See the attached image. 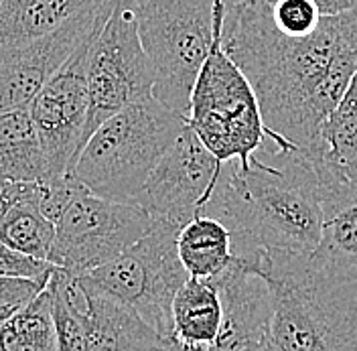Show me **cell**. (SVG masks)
I'll return each instance as SVG.
<instances>
[{
	"label": "cell",
	"mask_w": 357,
	"mask_h": 351,
	"mask_svg": "<svg viewBox=\"0 0 357 351\" xmlns=\"http://www.w3.org/2000/svg\"><path fill=\"white\" fill-rule=\"evenodd\" d=\"M223 163L209 153L197 134L183 128L177 140L162 154L134 205L142 207L155 223L183 227L201 216L218 185Z\"/></svg>",
	"instance_id": "cell-10"
},
{
	"label": "cell",
	"mask_w": 357,
	"mask_h": 351,
	"mask_svg": "<svg viewBox=\"0 0 357 351\" xmlns=\"http://www.w3.org/2000/svg\"><path fill=\"white\" fill-rule=\"evenodd\" d=\"M155 227L153 218L134 203L96 197L84 187L55 223L49 262L71 274H88L126 252Z\"/></svg>",
	"instance_id": "cell-9"
},
{
	"label": "cell",
	"mask_w": 357,
	"mask_h": 351,
	"mask_svg": "<svg viewBox=\"0 0 357 351\" xmlns=\"http://www.w3.org/2000/svg\"><path fill=\"white\" fill-rule=\"evenodd\" d=\"M55 270L57 266L51 262L17 252L0 241V278H21L47 285Z\"/></svg>",
	"instance_id": "cell-24"
},
{
	"label": "cell",
	"mask_w": 357,
	"mask_h": 351,
	"mask_svg": "<svg viewBox=\"0 0 357 351\" xmlns=\"http://www.w3.org/2000/svg\"><path fill=\"white\" fill-rule=\"evenodd\" d=\"M171 341L189 351H213L223 323L218 286L211 281L189 278L178 288L171 307Z\"/></svg>",
	"instance_id": "cell-15"
},
{
	"label": "cell",
	"mask_w": 357,
	"mask_h": 351,
	"mask_svg": "<svg viewBox=\"0 0 357 351\" xmlns=\"http://www.w3.org/2000/svg\"><path fill=\"white\" fill-rule=\"evenodd\" d=\"M185 126V116L155 98L142 100L102 122L67 175L75 177L96 197L132 203Z\"/></svg>",
	"instance_id": "cell-4"
},
{
	"label": "cell",
	"mask_w": 357,
	"mask_h": 351,
	"mask_svg": "<svg viewBox=\"0 0 357 351\" xmlns=\"http://www.w3.org/2000/svg\"><path fill=\"white\" fill-rule=\"evenodd\" d=\"M0 351H57L47 286L26 307L0 325Z\"/></svg>",
	"instance_id": "cell-20"
},
{
	"label": "cell",
	"mask_w": 357,
	"mask_h": 351,
	"mask_svg": "<svg viewBox=\"0 0 357 351\" xmlns=\"http://www.w3.org/2000/svg\"><path fill=\"white\" fill-rule=\"evenodd\" d=\"M106 0H2L0 53L33 43L57 31L75 15Z\"/></svg>",
	"instance_id": "cell-16"
},
{
	"label": "cell",
	"mask_w": 357,
	"mask_h": 351,
	"mask_svg": "<svg viewBox=\"0 0 357 351\" xmlns=\"http://www.w3.org/2000/svg\"><path fill=\"white\" fill-rule=\"evenodd\" d=\"M93 37L59 67L29 106L49 179L66 177L82 147L88 120V51Z\"/></svg>",
	"instance_id": "cell-12"
},
{
	"label": "cell",
	"mask_w": 357,
	"mask_h": 351,
	"mask_svg": "<svg viewBox=\"0 0 357 351\" xmlns=\"http://www.w3.org/2000/svg\"><path fill=\"white\" fill-rule=\"evenodd\" d=\"M223 47L256 91L274 147L314 160L321 130L357 73V10L323 17L309 37H287L266 0H245L225 8Z\"/></svg>",
	"instance_id": "cell-1"
},
{
	"label": "cell",
	"mask_w": 357,
	"mask_h": 351,
	"mask_svg": "<svg viewBox=\"0 0 357 351\" xmlns=\"http://www.w3.org/2000/svg\"><path fill=\"white\" fill-rule=\"evenodd\" d=\"M51 281L82 319L88 351H169L175 345L144 323L132 308L93 290L82 276L57 268Z\"/></svg>",
	"instance_id": "cell-13"
},
{
	"label": "cell",
	"mask_w": 357,
	"mask_h": 351,
	"mask_svg": "<svg viewBox=\"0 0 357 351\" xmlns=\"http://www.w3.org/2000/svg\"><path fill=\"white\" fill-rule=\"evenodd\" d=\"M272 24L287 37H309L323 21L312 0H266Z\"/></svg>",
	"instance_id": "cell-22"
},
{
	"label": "cell",
	"mask_w": 357,
	"mask_h": 351,
	"mask_svg": "<svg viewBox=\"0 0 357 351\" xmlns=\"http://www.w3.org/2000/svg\"><path fill=\"white\" fill-rule=\"evenodd\" d=\"M116 0L89 6L57 31L0 53V114L24 110L67 59L110 17Z\"/></svg>",
	"instance_id": "cell-11"
},
{
	"label": "cell",
	"mask_w": 357,
	"mask_h": 351,
	"mask_svg": "<svg viewBox=\"0 0 357 351\" xmlns=\"http://www.w3.org/2000/svg\"><path fill=\"white\" fill-rule=\"evenodd\" d=\"M225 8L223 0H215L213 43L191 89L187 124L220 163L238 160L245 171L252 156L274 140L256 91L223 47Z\"/></svg>",
	"instance_id": "cell-5"
},
{
	"label": "cell",
	"mask_w": 357,
	"mask_h": 351,
	"mask_svg": "<svg viewBox=\"0 0 357 351\" xmlns=\"http://www.w3.org/2000/svg\"><path fill=\"white\" fill-rule=\"evenodd\" d=\"M323 193V179L307 154L268 142L245 171L238 160L223 163L201 216H211L229 230L238 260L311 254L321 244Z\"/></svg>",
	"instance_id": "cell-2"
},
{
	"label": "cell",
	"mask_w": 357,
	"mask_h": 351,
	"mask_svg": "<svg viewBox=\"0 0 357 351\" xmlns=\"http://www.w3.org/2000/svg\"><path fill=\"white\" fill-rule=\"evenodd\" d=\"M227 6H234V4H240V2H245V0H223Z\"/></svg>",
	"instance_id": "cell-28"
},
{
	"label": "cell",
	"mask_w": 357,
	"mask_h": 351,
	"mask_svg": "<svg viewBox=\"0 0 357 351\" xmlns=\"http://www.w3.org/2000/svg\"><path fill=\"white\" fill-rule=\"evenodd\" d=\"M169 351H189V350H183V348H178V345H173Z\"/></svg>",
	"instance_id": "cell-29"
},
{
	"label": "cell",
	"mask_w": 357,
	"mask_h": 351,
	"mask_svg": "<svg viewBox=\"0 0 357 351\" xmlns=\"http://www.w3.org/2000/svg\"><path fill=\"white\" fill-rule=\"evenodd\" d=\"M0 241L17 252L49 262L55 244V223L41 214L37 195L17 203L0 218Z\"/></svg>",
	"instance_id": "cell-21"
},
{
	"label": "cell",
	"mask_w": 357,
	"mask_h": 351,
	"mask_svg": "<svg viewBox=\"0 0 357 351\" xmlns=\"http://www.w3.org/2000/svg\"><path fill=\"white\" fill-rule=\"evenodd\" d=\"M213 351H280L276 348V343L272 341V337L264 339H236V341H227L218 345Z\"/></svg>",
	"instance_id": "cell-26"
},
{
	"label": "cell",
	"mask_w": 357,
	"mask_h": 351,
	"mask_svg": "<svg viewBox=\"0 0 357 351\" xmlns=\"http://www.w3.org/2000/svg\"><path fill=\"white\" fill-rule=\"evenodd\" d=\"M0 179L24 183L49 179L41 140L29 108L0 114Z\"/></svg>",
	"instance_id": "cell-19"
},
{
	"label": "cell",
	"mask_w": 357,
	"mask_h": 351,
	"mask_svg": "<svg viewBox=\"0 0 357 351\" xmlns=\"http://www.w3.org/2000/svg\"><path fill=\"white\" fill-rule=\"evenodd\" d=\"M270 337L280 351H357V274L311 254H272Z\"/></svg>",
	"instance_id": "cell-3"
},
{
	"label": "cell",
	"mask_w": 357,
	"mask_h": 351,
	"mask_svg": "<svg viewBox=\"0 0 357 351\" xmlns=\"http://www.w3.org/2000/svg\"><path fill=\"white\" fill-rule=\"evenodd\" d=\"M47 285L21 278H0V325L24 308Z\"/></svg>",
	"instance_id": "cell-25"
},
{
	"label": "cell",
	"mask_w": 357,
	"mask_h": 351,
	"mask_svg": "<svg viewBox=\"0 0 357 351\" xmlns=\"http://www.w3.org/2000/svg\"><path fill=\"white\" fill-rule=\"evenodd\" d=\"M47 292L51 297V315L57 337V351H88L86 350V329L75 311L67 305L61 290L49 278Z\"/></svg>",
	"instance_id": "cell-23"
},
{
	"label": "cell",
	"mask_w": 357,
	"mask_h": 351,
	"mask_svg": "<svg viewBox=\"0 0 357 351\" xmlns=\"http://www.w3.org/2000/svg\"><path fill=\"white\" fill-rule=\"evenodd\" d=\"M178 232L175 225L155 223L144 238L118 258L82 274L93 290L132 308L169 341L173 331L171 307L178 288L189 281L177 254Z\"/></svg>",
	"instance_id": "cell-7"
},
{
	"label": "cell",
	"mask_w": 357,
	"mask_h": 351,
	"mask_svg": "<svg viewBox=\"0 0 357 351\" xmlns=\"http://www.w3.org/2000/svg\"><path fill=\"white\" fill-rule=\"evenodd\" d=\"M323 187V232L314 252L357 274V183Z\"/></svg>",
	"instance_id": "cell-18"
},
{
	"label": "cell",
	"mask_w": 357,
	"mask_h": 351,
	"mask_svg": "<svg viewBox=\"0 0 357 351\" xmlns=\"http://www.w3.org/2000/svg\"><path fill=\"white\" fill-rule=\"evenodd\" d=\"M0 4H2V0H0Z\"/></svg>",
	"instance_id": "cell-30"
},
{
	"label": "cell",
	"mask_w": 357,
	"mask_h": 351,
	"mask_svg": "<svg viewBox=\"0 0 357 351\" xmlns=\"http://www.w3.org/2000/svg\"><path fill=\"white\" fill-rule=\"evenodd\" d=\"M153 89L155 69L140 43L132 2L116 0L110 17L89 43L88 120L82 147L110 116L155 98Z\"/></svg>",
	"instance_id": "cell-8"
},
{
	"label": "cell",
	"mask_w": 357,
	"mask_h": 351,
	"mask_svg": "<svg viewBox=\"0 0 357 351\" xmlns=\"http://www.w3.org/2000/svg\"><path fill=\"white\" fill-rule=\"evenodd\" d=\"M323 17H335L357 10V0H312Z\"/></svg>",
	"instance_id": "cell-27"
},
{
	"label": "cell",
	"mask_w": 357,
	"mask_h": 351,
	"mask_svg": "<svg viewBox=\"0 0 357 351\" xmlns=\"http://www.w3.org/2000/svg\"><path fill=\"white\" fill-rule=\"evenodd\" d=\"M211 283L218 286L223 307L218 345L236 339L270 337L272 299L266 276L262 272L234 258L231 266Z\"/></svg>",
	"instance_id": "cell-14"
},
{
	"label": "cell",
	"mask_w": 357,
	"mask_h": 351,
	"mask_svg": "<svg viewBox=\"0 0 357 351\" xmlns=\"http://www.w3.org/2000/svg\"><path fill=\"white\" fill-rule=\"evenodd\" d=\"M155 69L153 96L187 118L191 89L213 43L215 0H130Z\"/></svg>",
	"instance_id": "cell-6"
},
{
	"label": "cell",
	"mask_w": 357,
	"mask_h": 351,
	"mask_svg": "<svg viewBox=\"0 0 357 351\" xmlns=\"http://www.w3.org/2000/svg\"><path fill=\"white\" fill-rule=\"evenodd\" d=\"M177 254L189 278L215 281L234 262L231 234L211 216H195L177 236Z\"/></svg>",
	"instance_id": "cell-17"
}]
</instances>
